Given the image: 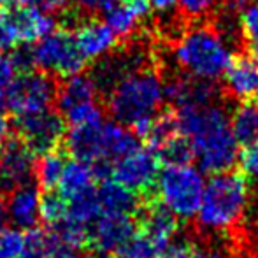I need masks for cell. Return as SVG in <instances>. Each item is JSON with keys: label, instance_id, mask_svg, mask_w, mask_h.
I'll return each mask as SVG.
<instances>
[{"label": "cell", "instance_id": "cell-1", "mask_svg": "<svg viewBox=\"0 0 258 258\" xmlns=\"http://www.w3.org/2000/svg\"><path fill=\"white\" fill-rule=\"evenodd\" d=\"M179 134L188 141L191 158L204 174L230 170L239 160V144L230 126V114L221 104L174 111Z\"/></svg>", "mask_w": 258, "mask_h": 258}, {"label": "cell", "instance_id": "cell-2", "mask_svg": "<svg viewBox=\"0 0 258 258\" xmlns=\"http://www.w3.org/2000/svg\"><path fill=\"white\" fill-rule=\"evenodd\" d=\"M163 102L165 81L150 65L126 74L105 93L109 114L114 121L132 128L139 139L146 137Z\"/></svg>", "mask_w": 258, "mask_h": 258}, {"label": "cell", "instance_id": "cell-3", "mask_svg": "<svg viewBox=\"0 0 258 258\" xmlns=\"http://www.w3.org/2000/svg\"><path fill=\"white\" fill-rule=\"evenodd\" d=\"M172 60L184 76L214 83L223 78L234 60L232 42H228L214 27L197 25L184 30L176 39Z\"/></svg>", "mask_w": 258, "mask_h": 258}, {"label": "cell", "instance_id": "cell-4", "mask_svg": "<svg viewBox=\"0 0 258 258\" xmlns=\"http://www.w3.org/2000/svg\"><path fill=\"white\" fill-rule=\"evenodd\" d=\"M249 204L248 177L234 170L213 174L206 181L204 195L195 214L197 225L206 232L232 230L242 220Z\"/></svg>", "mask_w": 258, "mask_h": 258}, {"label": "cell", "instance_id": "cell-5", "mask_svg": "<svg viewBox=\"0 0 258 258\" xmlns=\"http://www.w3.org/2000/svg\"><path fill=\"white\" fill-rule=\"evenodd\" d=\"M204 172L191 163L163 165L155 183L158 204L170 211L177 220L195 218L204 195Z\"/></svg>", "mask_w": 258, "mask_h": 258}, {"label": "cell", "instance_id": "cell-6", "mask_svg": "<svg viewBox=\"0 0 258 258\" xmlns=\"http://www.w3.org/2000/svg\"><path fill=\"white\" fill-rule=\"evenodd\" d=\"M32 63L42 72L58 78L79 74L85 69L86 60L79 51L74 35L67 30H51L35 42L30 49Z\"/></svg>", "mask_w": 258, "mask_h": 258}, {"label": "cell", "instance_id": "cell-7", "mask_svg": "<svg viewBox=\"0 0 258 258\" xmlns=\"http://www.w3.org/2000/svg\"><path fill=\"white\" fill-rule=\"evenodd\" d=\"M56 81L42 71H25L13 79L4 92V104L14 116L51 109L56 99Z\"/></svg>", "mask_w": 258, "mask_h": 258}, {"label": "cell", "instance_id": "cell-8", "mask_svg": "<svg viewBox=\"0 0 258 258\" xmlns=\"http://www.w3.org/2000/svg\"><path fill=\"white\" fill-rule=\"evenodd\" d=\"M16 137H20L37 156L58 150L63 144L67 123L60 112L53 109L16 116Z\"/></svg>", "mask_w": 258, "mask_h": 258}, {"label": "cell", "instance_id": "cell-9", "mask_svg": "<svg viewBox=\"0 0 258 258\" xmlns=\"http://www.w3.org/2000/svg\"><path fill=\"white\" fill-rule=\"evenodd\" d=\"M63 148L72 158L88 163H111V121L71 126Z\"/></svg>", "mask_w": 258, "mask_h": 258}, {"label": "cell", "instance_id": "cell-10", "mask_svg": "<svg viewBox=\"0 0 258 258\" xmlns=\"http://www.w3.org/2000/svg\"><path fill=\"white\" fill-rule=\"evenodd\" d=\"M160 160L151 148L139 146L111 163V179L121 183L136 194L155 188L160 172Z\"/></svg>", "mask_w": 258, "mask_h": 258}, {"label": "cell", "instance_id": "cell-11", "mask_svg": "<svg viewBox=\"0 0 258 258\" xmlns=\"http://www.w3.org/2000/svg\"><path fill=\"white\" fill-rule=\"evenodd\" d=\"M134 214L102 213L88 228V246L95 253L116 255L137 235Z\"/></svg>", "mask_w": 258, "mask_h": 258}, {"label": "cell", "instance_id": "cell-12", "mask_svg": "<svg viewBox=\"0 0 258 258\" xmlns=\"http://www.w3.org/2000/svg\"><path fill=\"white\" fill-rule=\"evenodd\" d=\"M37 155L20 139L13 137L0 148V188L11 191L32 183Z\"/></svg>", "mask_w": 258, "mask_h": 258}, {"label": "cell", "instance_id": "cell-13", "mask_svg": "<svg viewBox=\"0 0 258 258\" xmlns=\"http://www.w3.org/2000/svg\"><path fill=\"white\" fill-rule=\"evenodd\" d=\"M146 53L139 48L126 49L121 53L112 51L111 54L104 56L102 60H99V65L93 69L90 76L95 81L99 92L107 93L121 78H125L130 72L146 67Z\"/></svg>", "mask_w": 258, "mask_h": 258}, {"label": "cell", "instance_id": "cell-14", "mask_svg": "<svg viewBox=\"0 0 258 258\" xmlns=\"http://www.w3.org/2000/svg\"><path fill=\"white\" fill-rule=\"evenodd\" d=\"M74 41L86 61H99L116 48V37L105 21L97 18L79 21L74 27Z\"/></svg>", "mask_w": 258, "mask_h": 258}, {"label": "cell", "instance_id": "cell-15", "mask_svg": "<svg viewBox=\"0 0 258 258\" xmlns=\"http://www.w3.org/2000/svg\"><path fill=\"white\" fill-rule=\"evenodd\" d=\"M225 90L239 102L258 100V58L253 54H241L234 58L223 74Z\"/></svg>", "mask_w": 258, "mask_h": 258}, {"label": "cell", "instance_id": "cell-16", "mask_svg": "<svg viewBox=\"0 0 258 258\" xmlns=\"http://www.w3.org/2000/svg\"><path fill=\"white\" fill-rule=\"evenodd\" d=\"M39 206H41V188L35 183H27L14 188L6 199L7 218L20 230H30L37 227L41 221Z\"/></svg>", "mask_w": 258, "mask_h": 258}, {"label": "cell", "instance_id": "cell-17", "mask_svg": "<svg viewBox=\"0 0 258 258\" xmlns=\"http://www.w3.org/2000/svg\"><path fill=\"white\" fill-rule=\"evenodd\" d=\"M218 92L213 83L194 79L190 76H179L165 83V100L172 104L174 111L184 107H199L216 102Z\"/></svg>", "mask_w": 258, "mask_h": 258}, {"label": "cell", "instance_id": "cell-18", "mask_svg": "<svg viewBox=\"0 0 258 258\" xmlns=\"http://www.w3.org/2000/svg\"><path fill=\"white\" fill-rule=\"evenodd\" d=\"M141 218H139V228L146 239H150L151 242L158 249L165 248L169 242H172L177 235V228H179V220L174 216L170 211H167L162 204H150L146 207L139 209Z\"/></svg>", "mask_w": 258, "mask_h": 258}, {"label": "cell", "instance_id": "cell-19", "mask_svg": "<svg viewBox=\"0 0 258 258\" xmlns=\"http://www.w3.org/2000/svg\"><path fill=\"white\" fill-rule=\"evenodd\" d=\"M7 16H9L14 34H16L18 44L37 42L39 39H42L53 30V20L49 18V14L39 11L37 7L27 6V4L13 7L7 13Z\"/></svg>", "mask_w": 258, "mask_h": 258}, {"label": "cell", "instance_id": "cell-20", "mask_svg": "<svg viewBox=\"0 0 258 258\" xmlns=\"http://www.w3.org/2000/svg\"><path fill=\"white\" fill-rule=\"evenodd\" d=\"M99 93L100 92L92 76L79 72V74L63 78V81L58 85L54 104L58 107V112L65 114L67 111L78 107V105L97 102Z\"/></svg>", "mask_w": 258, "mask_h": 258}, {"label": "cell", "instance_id": "cell-21", "mask_svg": "<svg viewBox=\"0 0 258 258\" xmlns=\"http://www.w3.org/2000/svg\"><path fill=\"white\" fill-rule=\"evenodd\" d=\"M97 199L102 213H116V214H136L141 209L139 197L136 191L128 190L121 183L114 179L100 181L99 188H95Z\"/></svg>", "mask_w": 258, "mask_h": 258}, {"label": "cell", "instance_id": "cell-22", "mask_svg": "<svg viewBox=\"0 0 258 258\" xmlns=\"http://www.w3.org/2000/svg\"><path fill=\"white\" fill-rule=\"evenodd\" d=\"M95 181L97 176L92 163L72 158L65 163L63 174L58 183V191L69 201V199L78 197V195L95 188Z\"/></svg>", "mask_w": 258, "mask_h": 258}, {"label": "cell", "instance_id": "cell-23", "mask_svg": "<svg viewBox=\"0 0 258 258\" xmlns=\"http://www.w3.org/2000/svg\"><path fill=\"white\" fill-rule=\"evenodd\" d=\"M230 126L239 146L258 144V104L241 102L230 114Z\"/></svg>", "mask_w": 258, "mask_h": 258}, {"label": "cell", "instance_id": "cell-24", "mask_svg": "<svg viewBox=\"0 0 258 258\" xmlns=\"http://www.w3.org/2000/svg\"><path fill=\"white\" fill-rule=\"evenodd\" d=\"M65 163H67V155L63 151H60V148L37 156L34 172L35 184L42 191L56 190L58 183L61 179V174H63Z\"/></svg>", "mask_w": 258, "mask_h": 258}, {"label": "cell", "instance_id": "cell-25", "mask_svg": "<svg viewBox=\"0 0 258 258\" xmlns=\"http://www.w3.org/2000/svg\"><path fill=\"white\" fill-rule=\"evenodd\" d=\"M67 206H69V211H67V218H65V220H71V221H74V223L83 225V227H86V228H90V225L102 214L95 188L78 195V197L69 199Z\"/></svg>", "mask_w": 258, "mask_h": 258}, {"label": "cell", "instance_id": "cell-26", "mask_svg": "<svg viewBox=\"0 0 258 258\" xmlns=\"http://www.w3.org/2000/svg\"><path fill=\"white\" fill-rule=\"evenodd\" d=\"M141 18L134 13L125 4L116 2L111 9L105 13V23L112 30V34L118 39H128L139 30Z\"/></svg>", "mask_w": 258, "mask_h": 258}, {"label": "cell", "instance_id": "cell-27", "mask_svg": "<svg viewBox=\"0 0 258 258\" xmlns=\"http://www.w3.org/2000/svg\"><path fill=\"white\" fill-rule=\"evenodd\" d=\"M239 39L258 58V0H248L239 18Z\"/></svg>", "mask_w": 258, "mask_h": 258}, {"label": "cell", "instance_id": "cell-28", "mask_svg": "<svg viewBox=\"0 0 258 258\" xmlns=\"http://www.w3.org/2000/svg\"><path fill=\"white\" fill-rule=\"evenodd\" d=\"M155 151L156 158L163 165H177V163H190L191 160V150L188 141L181 134L167 139L165 143L158 144L156 148H151Z\"/></svg>", "mask_w": 258, "mask_h": 258}, {"label": "cell", "instance_id": "cell-29", "mask_svg": "<svg viewBox=\"0 0 258 258\" xmlns=\"http://www.w3.org/2000/svg\"><path fill=\"white\" fill-rule=\"evenodd\" d=\"M67 199L60 191H44L41 194V206H39V218L49 228H56L67 218Z\"/></svg>", "mask_w": 258, "mask_h": 258}, {"label": "cell", "instance_id": "cell-30", "mask_svg": "<svg viewBox=\"0 0 258 258\" xmlns=\"http://www.w3.org/2000/svg\"><path fill=\"white\" fill-rule=\"evenodd\" d=\"M65 119V123L71 126H81V125H90V123H97L104 119V111L99 105V102H88L78 105V107L71 109L65 114H61Z\"/></svg>", "mask_w": 258, "mask_h": 258}, {"label": "cell", "instance_id": "cell-31", "mask_svg": "<svg viewBox=\"0 0 258 258\" xmlns=\"http://www.w3.org/2000/svg\"><path fill=\"white\" fill-rule=\"evenodd\" d=\"M25 234L16 227L0 228V258H20L23 251Z\"/></svg>", "mask_w": 258, "mask_h": 258}, {"label": "cell", "instance_id": "cell-32", "mask_svg": "<svg viewBox=\"0 0 258 258\" xmlns=\"http://www.w3.org/2000/svg\"><path fill=\"white\" fill-rule=\"evenodd\" d=\"M79 253L81 249L63 241L54 230L46 232V242L41 258H79Z\"/></svg>", "mask_w": 258, "mask_h": 258}, {"label": "cell", "instance_id": "cell-33", "mask_svg": "<svg viewBox=\"0 0 258 258\" xmlns=\"http://www.w3.org/2000/svg\"><path fill=\"white\" fill-rule=\"evenodd\" d=\"M160 249L156 248L150 239H146L143 234H137L119 253H116V258H156Z\"/></svg>", "mask_w": 258, "mask_h": 258}, {"label": "cell", "instance_id": "cell-34", "mask_svg": "<svg viewBox=\"0 0 258 258\" xmlns=\"http://www.w3.org/2000/svg\"><path fill=\"white\" fill-rule=\"evenodd\" d=\"M223 0H179V9L186 18L201 20L216 13Z\"/></svg>", "mask_w": 258, "mask_h": 258}, {"label": "cell", "instance_id": "cell-35", "mask_svg": "<svg viewBox=\"0 0 258 258\" xmlns=\"http://www.w3.org/2000/svg\"><path fill=\"white\" fill-rule=\"evenodd\" d=\"M239 165L246 177L258 181V144L248 146L239 153Z\"/></svg>", "mask_w": 258, "mask_h": 258}, {"label": "cell", "instance_id": "cell-36", "mask_svg": "<svg viewBox=\"0 0 258 258\" xmlns=\"http://www.w3.org/2000/svg\"><path fill=\"white\" fill-rule=\"evenodd\" d=\"M76 9L88 16H97V14H105L118 0H72Z\"/></svg>", "mask_w": 258, "mask_h": 258}, {"label": "cell", "instance_id": "cell-37", "mask_svg": "<svg viewBox=\"0 0 258 258\" xmlns=\"http://www.w3.org/2000/svg\"><path fill=\"white\" fill-rule=\"evenodd\" d=\"M18 44L16 34H14L13 27L7 13H0V53H6L13 49Z\"/></svg>", "mask_w": 258, "mask_h": 258}, {"label": "cell", "instance_id": "cell-38", "mask_svg": "<svg viewBox=\"0 0 258 258\" xmlns=\"http://www.w3.org/2000/svg\"><path fill=\"white\" fill-rule=\"evenodd\" d=\"M16 65L13 61V56L6 53H0V92H6L7 86L16 78ZM20 74V72H18Z\"/></svg>", "mask_w": 258, "mask_h": 258}, {"label": "cell", "instance_id": "cell-39", "mask_svg": "<svg viewBox=\"0 0 258 258\" xmlns=\"http://www.w3.org/2000/svg\"><path fill=\"white\" fill-rule=\"evenodd\" d=\"M20 4L37 7L39 11L46 14H58L65 11V7L69 6V0H20Z\"/></svg>", "mask_w": 258, "mask_h": 258}, {"label": "cell", "instance_id": "cell-40", "mask_svg": "<svg viewBox=\"0 0 258 258\" xmlns=\"http://www.w3.org/2000/svg\"><path fill=\"white\" fill-rule=\"evenodd\" d=\"M148 2H150L151 11H155V13H158V14H163V16L174 13V11L179 7V0H148Z\"/></svg>", "mask_w": 258, "mask_h": 258}, {"label": "cell", "instance_id": "cell-41", "mask_svg": "<svg viewBox=\"0 0 258 258\" xmlns=\"http://www.w3.org/2000/svg\"><path fill=\"white\" fill-rule=\"evenodd\" d=\"M4 95L0 92V148L9 141V134H11V121L7 119L6 112H4Z\"/></svg>", "mask_w": 258, "mask_h": 258}, {"label": "cell", "instance_id": "cell-42", "mask_svg": "<svg viewBox=\"0 0 258 258\" xmlns=\"http://www.w3.org/2000/svg\"><path fill=\"white\" fill-rule=\"evenodd\" d=\"M119 2L125 4L126 7H130L141 20H144V18L151 13V7H150V2H148V0H119Z\"/></svg>", "mask_w": 258, "mask_h": 258}, {"label": "cell", "instance_id": "cell-43", "mask_svg": "<svg viewBox=\"0 0 258 258\" xmlns=\"http://www.w3.org/2000/svg\"><path fill=\"white\" fill-rule=\"evenodd\" d=\"M9 221V218H7V209H6V202L0 199V228L6 227V223Z\"/></svg>", "mask_w": 258, "mask_h": 258}, {"label": "cell", "instance_id": "cell-44", "mask_svg": "<svg viewBox=\"0 0 258 258\" xmlns=\"http://www.w3.org/2000/svg\"><path fill=\"white\" fill-rule=\"evenodd\" d=\"M90 258H109L107 255H102V253H97V255H93V256H90Z\"/></svg>", "mask_w": 258, "mask_h": 258}, {"label": "cell", "instance_id": "cell-45", "mask_svg": "<svg viewBox=\"0 0 258 258\" xmlns=\"http://www.w3.org/2000/svg\"><path fill=\"white\" fill-rule=\"evenodd\" d=\"M0 2H9V0H0Z\"/></svg>", "mask_w": 258, "mask_h": 258}]
</instances>
